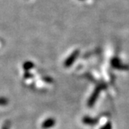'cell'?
<instances>
[{
	"instance_id": "6da1fadb",
	"label": "cell",
	"mask_w": 129,
	"mask_h": 129,
	"mask_svg": "<svg viewBox=\"0 0 129 129\" xmlns=\"http://www.w3.org/2000/svg\"><path fill=\"white\" fill-rule=\"evenodd\" d=\"M79 50H76L75 51H73L69 55V57L66 60V61H64V66H66V67L71 66L72 64L74 63V61L76 60V58L79 57Z\"/></svg>"
},
{
	"instance_id": "7a4b0ae2",
	"label": "cell",
	"mask_w": 129,
	"mask_h": 129,
	"mask_svg": "<svg viewBox=\"0 0 129 129\" xmlns=\"http://www.w3.org/2000/svg\"><path fill=\"white\" fill-rule=\"evenodd\" d=\"M101 89H102V87H101L100 86H97L96 88L95 91L93 93V94L91 95V96H90V98H89V100L88 101V106L89 107H93V104H95V102H96V99H97V97L99 96V93H100V92Z\"/></svg>"
},
{
	"instance_id": "3957f363",
	"label": "cell",
	"mask_w": 129,
	"mask_h": 129,
	"mask_svg": "<svg viewBox=\"0 0 129 129\" xmlns=\"http://www.w3.org/2000/svg\"><path fill=\"white\" fill-rule=\"evenodd\" d=\"M55 125V120L54 118H48L42 123L41 127L44 129H48Z\"/></svg>"
},
{
	"instance_id": "277c9868",
	"label": "cell",
	"mask_w": 129,
	"mask_h": 129,
	"mask_svg": "<svg viewBox=\"0 0 129 129\" xmlns=\"http://www.w3.org/2000/svg\"><path fill=\"white\" fill-rule=\"evenodd\" d=\"M82 122H83L85 124H87V125H95L96 124V122L97 121L94 118H92L90 117H85L83 119H82Z\"/></svg>"
},
{
	"instance_id": "5b68a950",
	"label": "cell",
	"mask_w": 129,
	"mask_h": 129,
	"mask_svg": "<svg viewBox=\"0 0 129 129\" xmlns=\"http://www.w3.org/2000/svg\"><path fill=\"white\" fill-rule=\"evenodd\" d=\"M34 67V64L30 61H26L23 64V69L25 70H29Z\"/></svg>"
},
{
	"instance_id": "8992f818",
	"label": "cell",
	"mask_w": 129,
	"mask_h": 129,
	"mask_svg": "<svg viewBox=\"0 0 129 129\" xmlns=\"http://www.w3.org/2000/svg\"><path fill=\"white\" fill-rule=\"evenodd\" d=\"M8 104V100L6 98H0V106H5Z\"/></svg>"
},
{
	"instance_id": "52a82bcc",
	"label": "cell",
	"mask_w": 129,
	"mask_h": 129,
	"mask_svg": "<svg viewBox=\"0 0 129 129\" xmlns=\"http://www.w3.org/2000/svg\"><path fill=\"white\" fill-rule=\"evenodd\" d=\"M10 124L9 122H6L4 124V125L3 126L2 129H10Z\"/></svg>"
},
{
	"instance_id": "ba28073f",
	"label": "cell",
	"mask_w": 129,
	"mask_h": 129,
	"mask_svg": "<svg viewBox=\"0 0 129 129\" xmlns=\"http://www.w3.org/2000/svg\"><path fill=\"white\" fill-rule=\"evenodd\" d=\"M101 129H111V124H110V123H107L105 126L101 127Z\"/></svg>"
}]
</instances>
